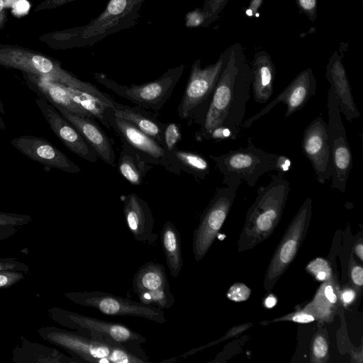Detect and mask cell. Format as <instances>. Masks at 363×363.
<instances>
[{"label":"cell","mask_w":363,"mask_h":363,"mask_svg":"<svg viewBox=\"0 0 363 363\" xmlns=\"http://www.w3.org/2000/svg\"><path fill=\"white\" fill-rule=\"evenodd\" d=\"M23 77L28 86L39 96L44 98L52 105H59L72 113L92 117L72 99L66 91L65 85L28 73H23Z\"/></svg>","instance_id":"cell-23"},{"label":"cell","mask_w":363,"mask_h":363,"mask_svg":"<svg viewBox=\"0 0 363 363\" xmlns=\"http://www.w3.org/2000/svg\"><path fill=\"white\" fill-rule=\"evenodd\" d=\"M108 106L112 108L116 116L130 121L143 132L154 138L162 144L166 123L159 121L145 109L140 106L131 107L121 104L111 97Z\"/></svg>","instance_id":"cell-26"},{"label":"cell","mask_w":363,"mask_h":363,"mask_svg":"<svg viewBox=\"0 0 363 363\" xmlns=\"http://www.w3.org/2000/svg\"><path fill=\"white\" fill-rule=\"evenodd\" d=\"M224 51L213 64L202 67L200 59L191 65L187 84L177 108L180 119L194 117L201 125L209 106L216 85L222 72Z\"/></svg>","instance_id":"cell-8"},{"label":"cell","mask_w":363,"mask_h":363,"mask_svg":"<svg viewBox=\"0 0 363 363\" xmlns=\"http://www.w3.org/2000/svg\"><path fill=\"white\" fill-rule=\"evenodd\" d=\"M64 295L76 304L94 308L105 315L142 318L160 324L167 321L162 309L111 294L94 291Z\"/></svg>","instance_id":"cell-12"},{"label":"cell","mask_w":363,"mask_h":363,"mask_svg":"<svg viewBox=\"0 0 363 363\" xmlns=\"http://www.w3.org/2000/svg\"><path fill=\"white\" fill-rule=\"evenodd\" d=\"M262 3V0H251L249 10H247L248 15L252 16L254 13H256V11L260 7Z\"/></svg>","instance_id":"cell-48"},{"label":"cell","mask_w":363,"mask_h":363,"mask_svg":"<svg viewBox=\"0 0 363 363\" xmlns=\"http://www.w3.org/2000/svg\"><path fill=\"white\" fill-rule=\"evenodd\" d=\"M117 167L120 174L131 185L140 186L152 164L145 162L129 145L122 143Z\"/></svg>","instance_id":"cell-28"},{"label":"cell","mask_w":363,"mask_h":363,"mask_svg":"<svg viewBox=\"0 0 363 363\" xmlns=\"http://www.w3.org/2000/svg\"><path fill=\"white\" fill-rule=\"evenodd\" d=\"M277 303V298L274 296V294H269L264 299V304L267 308H272L275 306Z\"/></svg>","instance_id":"cell-49"},{"label":"cell","mask_w":363,"mask_h":363,"mask_svg":"<svg viewBox=\"0 0 363 363\" xmlns=\"http://www.w3.org/2000/svg\"><path fill=\"white\" fill-rule=\"evenodd\" d=\"M228 0H204L201 9L206 16V20L202 27H208L217 21L223 12Z\"/></svg>","instance_id":"cell-34"},{"label":"cell","mask_w":363,"mask_h":363,"mask_svg":"<svg viewBox=\"0 0 363 363\" xmlns=\"http://www.w3.org/2000/svg\"><path fill=\"white\" fill-rule=\"evenodd\" d=\"M32 221L30 216L0 212V227L21 228Z\"/></svg>","instance_id":"cell-36"},{"label":"cell","mask_w":363,"mask_h":363,"mask_svg":"<svg viewBox=\"0 0 363 363\" xmlns=\"http://www.w3.org/2000/svg\"><path fill=\"white\" fill-rule=\"evenodd\" d=\"M328 133L331 149L333 174L331 187L344 193L352 167V155L349 146L339 106L333 89L328 91Z\"/></svg>","instance_id":"cell-14"},{"label":"cell","mask_w":363,"mask_h":363,"mask_svg":"<svg viewBox=\"0 0 363 363\" xmlns=\"http://www.w3.org/2000/svg\"><path fill=\"white\" fill-rule=\"evenodd\" d=\"M247 141L245 147L220 155H209L223 175V184L235 193L242 181L253 187L262 175L276 171L278 155L257 147L250 138Z\"/></svg>","instance_id":"cell-7"},{"label":"cell","mask_w":363,"mask_h":363,"mask_svg":"<svg viewBox=\"0 0 363 363\" xmlns=\"http://www.w3.org/2000/svg\"><path fill=\"white\" fill-rule=\"evenodd\" d=\"M350 278L353 284L361 289L363 285V269L361 265L352 264L350 269Z\"/></svg>","instance_id":"cell-43"},{"label":"cell","mask_w":363,"mask_h":363,"mask_svg":"<svg viewBox=\"0 0 363 363\" xmlns=\"http://www.w3.org/2000/svg\"><path fill=\"white\" fill-rule=\"evenodd\" d=\"M312 217V200L307 198L289 223L266 271L264 287L271 290L296 257Z\"/></svg>","instance_id":"cell-11"},{"label":"cell","mask_w":363,"mask_h":363,"mask_svg":"<svg viewBox=\"0 0 363 363\" xmlns=\"http://www.w3.org/2000/svg\"><path fill=\"white\" fill-rule=\"evenodd\" d=\"M105 117L109 128L113 130L121 142L132 147L145 162L161 166L177 175L181 174L174 157L169 155L156 139L143 132L130 121L116 116L109 106L105 110Z\"/></svg>","instance_id":"cell-10"},{"label":"cell","mask_w":363,"mask_h":363,"mask_svg":"<svg viewBox=\"0 0 363 363\" xmlns=\"http://www.w3.org/2000/svg\"><path fill=\"white\" fill-rule=\"evenodd\" d=\"M301 148L311 164L317 181L324 184L331 179L333 166L328 126L320 116L314 118L305 128Z\"/></svg>","instance_id":"cell-15"},{"label":"cell","mask_w":363,"mask_h":363,"mask_svg":"<svg viewBox=\"0 0 363 363\" xmlns=\"http://www.w3.org/2000/svg\"><path fill=\"white\" fill-rule=\"evenodd\" d=\"M356 255L359 257L361 261L363 260V244L362 242L357 243L354 247Z\"/></svg>","instance_id":"cell-50"},{"label":"cell","mask_w":363,"mask_h":363,"mask_svg":"<svg viewBox=\"0 0 363 363\" xmlns=\"http://www.w3.org/2000/svg\"><path fill=\"white\" fill-rule=\"evenodd\" d=\"M16 232V228L14 227H0V241L13 236Z\"/></svg>","instance_id":"cell-47"},{"label":"cell","mask_w":363,"mask_h":363,"mask_svg":"<svg viewBox=\"0 0 363 363\" xmlns=\"http://www.w3.org/2000/svg\"><path fill=\"white\" fill-rule=\"evenodd\" d=\"M186 20V26L189 27L202 26L206 20V16L202 9H196L187 13Z\"/></svg>","instance_id":"cell-42"},{"label":"cell","mask_w":363,"mask_h":363,"mask_svg":"<svg viewBox=\"0 0 363 363\" xmlns=\"http://www.w3.org/2000/svg\"><path fill=\"white\" fill-rule=\"evenodd\" d=\"M123 211L134 239L153 244L158 235L153 232L155 220L148 203L135 193L123 196Z\"/></svg>","instance_id":"cell-21"},{"label":"cell","mask_w":363,"mask_h":363,"mask_svg":"<svg viewBox=\"0 0 363 363\" xmlns=\"http://www.w3.org/2000/svg\"><path fill=\"white\" fill-rule=\"evenodd\" d=\"M11 144L28 158L45 167L68 173L81 171L77 164L45 138L24 135L12 139Z\"/></svg>","instance_id":"cell-19"},{"label":"cell","mask_w":363,"mask_h":363,"mask_svg":"<svg viewBox=\"0 0 363 363\" xmlns=\"http://www.w3.org/2000/svg\"><path fill=\"white\" fill-rule=\"evenodd\" d=\"M317 82L311 68L300 72L290 84L269 104L257 113L243 121L242 128H250L257 119L268 113L279 103L286 105L285 117L288 118L301 109L308 101L315 95Z\"/></svg>","instance_id":"cell-17"},{"label":"cell","mask_w":363,"mask_h":363,"mask_svg":"<svg viewBox=\"0 0 363 363\" xmlns=\"http://www.w3.org/2000/svg\"><path fill=\"white\" fill-rule=\"evenodd\" d=\"M12 361L18 363H79L55 348L32 342L21 336L12 352Z\"/></svg>","instance_id":"cell-25"},{"label":"cell","mask_w":363,"mask_h":363,"mask_svg":"<svg viewBox=\"0 0 363 363\" xmlns=\"http://www.w3.org/2000/svg\"><path fill=\"white\" fill-rule=\"evenodd\" d=\"M340 294L337 283L331 278L324 281L303 309L318 319L320 324L332 321L340 303Z\"/></svg>","instance_id":"cell-27"},{"label":"cell","mask_w":363,"mask_h":363,"mask_svg":"<svg viewBox=\"0 0 363 363\" xmlns=\"http://www.w3.org/2000/svg\"><path fill=\"white\" fill-rule=\"evenodd\" d=\"M363 1V0H362Z\"/></svg>","instance_id":"cell-54"},{"label":"cell","mask_w":363,"mask_h":363,"mask_svg":"<svg viewBox=\"0 0 363 363\" xmlns=\"http://www.w3.org/2000/svg\"><path fill=\"white\" fill-rule=\"evenodd\" d=\"M0 65L45 77L84 91L96 97L106 106L109 101L110 96L96 86L79 79L64 69L59 62L35 51L0 45Z\"/></svg>","instance_id":"cell-5"},{"label":"cell","mask_w":363,"mask_h":363,"mask_svg":"<svg viewBox=\"0 0 363 363\" xmlns=\"http://www.w3.org/2000/svg\"><path fill=\"white\" fill-rule=\"evenodd\" d=\"M65 88L75 103L87 111L93 118L98 119L108 129H110L105 117V110L108 106L91 94L65 85Z\"/></svg>","instance_id":"cell-31"},{"label":"cell","mask_w":363,"mask_h":363,"mask_svg":"<svg viewBox=\"0 0 363 363\" xmlns=\"http://www.w3.org/2000/svg\"><path fill=\"white\" fill-rule=\"evenodd\" d=\"M6 129V125L3 120V118L0 116V130H5Z\"/></svg>","instance_id":"cell-51"},{"label":"cell","mask_w":363,"mask_h":363,"mask_svg":"<svg viewBox=\"0 0 363 363\" xmlns=\"http://www.w3.org/2000/svg\"><path fill=\"white\" fill-rule=\"evenodd\" d=\"M145 0H109L104 10L87 24L61 32L66 47H91L106 37L130 29L138 22Z\"/></svg>","instance_id":"cell-3"},{"label":"cell","mask_w":363,"mask_h":363,"mask_svg":"<svg viewBox=\"0 0 363 363\" xmlns=\"http://www.w3.org/2000/svg\"><path fill=\"white\" fill-rule=\"evenodd\" d=\"M251 290L243 283H235L233 284L228 293L227 297L235 302L246 301L250 296Z\"/></svg>","instance_id":"cell-37"},{"label":"cell","mask_w":363,"mask_h":363,"mask_svg":"<svg viewBox=\"0 0 363 363\" xmlns=\"http://www.w3.org/2000/svg\"><path fill=\"white\" fill-rule=\"evenodd\" d=\"M185 69L179 65L167 70L159 78L142 84L121 85L103 73H94V79L119 96L144 109L159 111L172 95Z\"/></svg>","instance_id":"cell-9"},{"label":"cell","mask_w":363,"mask_h":363,"mask_svg":"<svg viewBox=\"0 0 363 363\" xmlns=\"http://www.w3.org/2000/svg\"><path fill=\"white\" fill-rule=\"evenodd\" d=\"M225 60L209 106L200 128L198 140H235L244 121L250 98L252 71L239 43L224 50Z\"/></svg>","instance_id":"cell-1"},{"label":"cell","mask_w":363,"mask_h":363,"mask_svg":"<svg viewBox=\"0 0 363 363\" xmlns=\"http://www.w3.org/2000/svg\"><path fill=\"white\" fill-rule=\"evenodd\" d=\"M342 55L335 51L326 66V79L334 91L340 113L352 123L360 117L352 93V88L342 62Z\"/></svg>","instance_id":"cell-22"},{"label":"cell","mask_w":363,"mask_h":363,"mask_svg":"<svg viewBox=\"0 0 363 363\" xmlns=\"http://www.w3.org/2000/svg\"><path fill=\"white\" fill-rule=\"evenodd\" d=\"M315 319V317L312 313L303 309L300 311L294 312L284 317L274 319L272 321L289 320L298 323H308L314 321Z\"/></svg>","instance_id":"cell-41"},{"label":"cell","mask_w":363,"mask_h":363,"mask_svg":"<svg viewBox=\"0 0 363 363\" xmlns=\"http://www.w3.org/2000/svg\"><path fill=\"white\" fill-rule=\"evenodd\" d=\"M299 11L312 22L317 18V0H295Z\"/></svg>","instance_id":"cell-40"},{"label":"cell","mask_w":363,"mask_h":363,"mask_svg":"<svg viewBox=\"0 0 363 363\" xmlns=\"http://www.w3.org/2000/svg\"><path fill=\"white\" fill-rule=\"evenodd\" d=\"M35 101L50 129L67 148L88 162H96L97 154L73 125L44 98L39 96Z\"/></svg>","instance_id":"cell-18"},{"label":"cell","mask_w":363,"mask_h":363,"mask_svg":"<svg viewBox=\"0 0 363 363\" xmlns=\"http://www.w3.org/2000/svg\"><path fill=\"white\" fill-rule=\"evenodd\" d=\"M306 269L313 274L318 281H325L333 278L328 262L322 258H317L311 261L307 265Z\"/></svg>","instance_id":"cell-35"},{"label":"cell","mask_w":363,"mask_h":363,"mask_svg":"<svg viewBox=\"0 0 363 363\" xmlns=\"http://www.w3.org/2000/svg\"><path fill=\"white\" fill-rule=\"evenodd\" d=\"M4 6V0H0V15L3 12Z\"/></svg>","instance_id":"cell-53"},{"label":"cell","mask_w":363,"mask_h":363,"mask_svg":"<svg viewBox=\"0 0 363 363\" xmlns=\"http://www.w3.org/2000/svg\"><path fill=\"white\" fill-rule=\"evenodd\" d=\"M0 113L1 114H5V113H6L5 109H4V103L2 102L1 99H0Z\"/></svg>","instance_id":"cell-52"},{"label":"cell","mask_w":363,"mask_h":363,"mask_svg":"<svg viewBox=\"0 0 363 363\" xmlns=\"http://www.w3.org/2000/svg\"><path fill=\"white\" fill-rule=\"evenodd\" d=\"M161 245L166 263L172 277L177 278L182 269L180 234L171 221H166L161 230Z\"/></svg>","instance_id":"cell-29"},{"label":"cell","mask_w":363,"mask_h":363,"mask_svg":"<svg viewBox=\"0 0 363 363\" xmlns=\"http://www.w3.org/2000/svg\"><path fill=\"white\" fill-rule=\"evenodd\" d=\"M51 320L84 337L96 341L125 347L133 354L148 362L141 345L147 339L125 325L86 316L59 307L48 311Z\"/></svg>","instance_id":"cell-4"},{"label":"cell","mask_w":363,"mask_h":363,"mask_svg":"<svg viewBox=\"0 0 363 363\" xmlns=\"http://www.w3.org/2000/svg\"><path fill=\"white\" fill-rule=\"evenodd\" d=\"M25 279L23 272L13 271L0 272V289H7Z\"/></svg>","instance_id":"cell-39"},{"label":"cell","mask_w":363,"mask_h":363,"mask_svg":"<svg viewBox=\"0 0 363 363\" xmlns=\"http://www.w3.org/2000/svg\"><path fill=\"white\" fill-rule=\"evenodd\" d=\"M355 296V291L352 289H345L340 294V301L345 306L350 305L354 301Z\"/></svg>","instance_id":"cell-45"},{"label":"cell","mask_w":363,"mask_h":363,"mask_svg":"<svg viewBox=\"0 0 363 363\" xmlns=\"http://www.w3.org/2000/svg\"><path fill=\"white\" fill-rule=\"evenodd\" d=\"M329 358V345L326 335L317 333L312 341L311 346V362H325Z\"/></svg>","instance_id":"cell-33"},{"label":"cell","mask_w":363,"mask_h":363,"mask_svg":"<svg viewBox=\"0 0 363 363\" xmlns=\"http://www.w3.org/2000/svg\"><path fill=\"white\" fill-rule=\"evenodd\" d=\"M3 271L21 272L28 274L30 272V268L26 264L16 258H0V272Z\"/></svg>","instance_id":"cell-38"},{"label":"cell","mask_w":363,"mask_h":363,"mask_svg":"<svg viewBox=\"0 0 363 363\" xmlns=\"http://www.w3.org/2000/svg\"><path fill=\"white\" fill-rule=\"evenodd\" d=\"M75 0H48L39 5L38 8H54Z\"/></svg>","instance_id":"cell-46"},{"label":"cell","mask_w":363,"mask_h":363,"mask_svg":"<svg viewBox=\"0 0 363 363\" xmlns=\"http://www.w3.org/2000/svg\"><path fill=\"white\" fill-rule=\"evenodd\" d=\"M182 138V130L179 124L175 122L165 124L162 145L169 155L174 157V152L177 149V145L181 141Z\"/></svg>","instance_id":"cell-32"},{"label":"cell","mask_w":363,"mask_h":363,"mask_svg":"<svg viewBox=\"0 0 363 363\" xmlns=\"http://www.w3.org/2000/svg\"><path fill=\"white\" fill-rule=\"evenodd\" d=\"M80 133L105 163L116 167L113 141L95 121V118L72 113L59 105H52Z\"/></svg>","instance_id":"cell-20"},{"label":"cell","mask_w":363,"mask_h":363,"mask_svg":"<svg viewBox=\"0 0 363 363\" xmlns=\"http://www.w3.org/2000/svg\"><path fill=\"white\" fill-rule=\"evenodd\" d=\"M236 193L229 188H218L202 213L193 233L192 250L196 262L201 261L213 243L235 200Z\"/></svg>","instance_id":"cell-13"},{"label":"cell","mask_w":363,"mask_h":363,"mask_svg":"<svg viewBox=\"0 0 363 363\" xmlns=\"http://www.w3.org/2000/svg\"><path fill=\"white\" fill-rule=\"evenodd\" d=\"M133 289L143 303L162 310L174 303L164 267L160 263L150 261L142 265L133 277Z\"/></svg>","instance_id":"cell-16"},{"label":"cell","mask_w":363,"mask_h":363,"mask_svg":"<svg viewBox=\"0 0 363 363\" xmlns=\"http://www.w3.org/2000/svg\"><path fill=\"white\" fill-rule=\"evenodd\" d=\"M38 333L44 340L64 349L79 362L145 363L123 347L91 340L72 330L45 326Z\"/></svg>","instance_id":"cell-6"},{"label":"cell","mask_w":363,"mask_h":363,"mask_svg":"<svg viewBox=\"0 0 363 363\" xmlns=\"http://www.w3.org/2000/svg\"><path fill=\"white\" fill-rule=\"evenodd\" d=\"M291 167V160L285 155H278L276 161V171L283 174L288 172Z\"/></svg>","instance_id":"cell-44"},{"label":"cell","mask_w":363,"mask_h":363,"mask_svg":"<svg viewBox=\"0 0 363 363\" xmlns=\"http://www.w3.org/2000/svg\"><path fill=\"white\" fill-rule=\"evenodd\" d=\"M289 192L290 184L280 173L272 174L270 182L257 189L238 242V252L253 249L272 234L280 221Z\"/></svg>","instance_id":"cell-2"},{"label":"cell","mask_w":363,"mask_h":363,"mask_svg":"<svg viewBox=\"0 0 363 363\" xmlns=\"http://www.w3.org/2000/svg\"><path fill=\"white\" fill-rule=\"evenodd\" d=\"M250 68L254 100L258 104H265L273 94L275 66L267 52L259 50L253 56Z\"/></svg>","instance_id":"cell-24"},{"label":"cell","mask_w":363,"mask_h":363,"mask_svg":"<svg viewBox=\"0 0 363 363\" xmlns=\"http://www.w3.org/2000/svg\"><path fill=\"white\" fill-rule=\"evenodd\" d=\"M174 156L180 170L197 180H204L210 172L209 162L201 154L177 148Z\"/></svg>","instance_id":"cell-30"}]
</instances>
